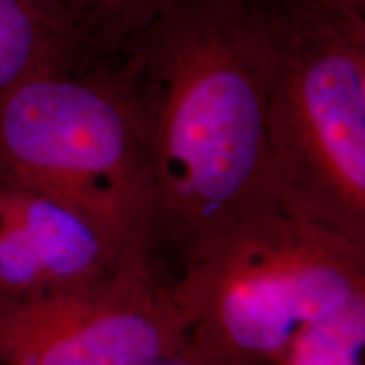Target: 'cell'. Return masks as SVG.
Instances as JSON below:
<instances>
[{
    "label": "cell",
    "instance_id": "52a82bcc",
    "mask_svg": "<svg viewBox=\"0 0 365 365\" xmlns=\"http://www.w3.org/2000/svg\"><path fill=\"white\" fill-rule=\"evenodd\" d=\"M173 0H27L83 66L113 56Z\"/></svg>",
    "mask_w": 365,
    "mask_h": 365
},
{
    "label": "cell",
    "instance_id": "5b68a950",
    "mask_svg": "<svg viewBox=\"0 0 365 365\" xmlns=\"http://www.w3.org/2000/svg\"><path fill=\"white\" fill-rule=\"evenodd\" d=\"M188 336V322L156 264L0 298V365H148Z\"/></svg>",
    "mask_w": 365,
    "mask_h": 365
},
{
    "label": "cell",
    "instance_id": "7a4b0ae2",
    "mask_svg": "<svg viewBox=\"0 0 365 365\" xmlns=\"http://www.w3.org/2000/svg\"><path fill=\"white\" fill-rule=\"evenodd\" d=\"M279 208L365 245V17L261 0Z\"/></svg>",
    "mask_w": 365,
    "mask_h": 365
},
{
    "label": "cell",
    "instance_id": "6da1fadb",
    "mask_svg": "<svg viewBox=\"0 0 365 365\" xmlns=\"http://www.w3.org/2000/svg\"><path fill=\"white\" fill-rule=\"evenodd\" d=\"M107 59L143 143L156 255L168 250L181 266L232 228L281 210L261 0H173Z\"/></svg>",
    "mask_w": 365,
    "mask_h": 365
},
{
    "label": "cell",
    "instance_id": "ba28073f",
    "mask_svg": "<svg viewBox=\"0 0 365 365\" xmlns=\"http://www.w3.org/2000/svg\"><path fill=\"white\" fill-rule=\"evenodd\" d=\"M71 66L83 68L27 0H0V93L27 76Z\"/></svg>",
    "mask_w": 365,
    "mask_h": 365
},
{
    "label": "cell",
    "instance_id": "8992f818",
    "mask_svg": "<svg viewBox=\"0 0 365 365\" xmlns=\"http://www.w3.org/2000/svg\"><path fill=\"white\" fill-rule=\"evenodd\" d=\"M135 264L156 262L66 205L0 182V298L88 284Z\"/></svg>",
    "mask_w": 365,
    "mask_h": 365
},
{
    "label": "cell",
    "instance_id": "9c48e42d",
    "mask_svg": "<svg viewBox=\"0 0 365 365\" xmlns=\"http://www.w3.org/2000/svg\"><path fill=\"white\" fill-rule=\"evenodd\" d=\"M148 365H242L227 355L205 344L203 340L188 336L186 344L180 346L176 352L154 360Z\"/></svg>",
    "mask_w": 365,
    "mask_h": 365
},
{
    "label": "cell",
    "instance_id": "30bf717a",
    "mask_svg": "<svg viewBox=\"0 0 365 365\" xmlns=\"http://www.w3.org/2000/svg\"><path fill=\"white\" fill-rule=\"evenodd\" d=\"M319 11L365 17V0H287Z\"/></svg>",
    "mask_w": 365,
    "mask_h": 365
},
{
    "label": "cell",
    "instance_id": "3957f363",
    "mask_svg": "<svg viewBox=\"0 0 365 365\" xmlns=\"http://www.w3.org/2000/svg\"><path fill=\"white\" fill-rule=\"evenodd\" d=\"M170 286L191 336L276 365L301 331L365 307V245L276 210L210 242Z\"/></svg>",
    "mask_w": 365,
    "mask_h": 365
},
{
    "label": "cell",
    "instance_id": "277c9868",
    "mask_svg": "<svg viewBox=\"0 0 365 365\" xmlns=\"http://www.w3.org/2000/svg\"><path fill=\"white\" fill-rule=\"evenodd\" d=\"M0 182L66 205L158 261L143 143L108 59L38 73L0 93Z\"/></svg>",
    "mask_w": 365,
    "mask_h": 365
}]
</instances>
